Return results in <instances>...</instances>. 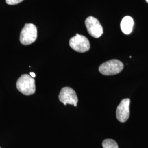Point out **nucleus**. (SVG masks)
Segmentation results:
<instances>
[{
  "mask_svg": "<svg viewBox=\"0 0 148 148\" xmlns=\"http://www.w3.org/2000/svg\"><path fill=\"white\" fill-rule=\"evenodd\" d=\"M30 76H32V78H34V77H36V75H35V74L34 73H30Z\"/></svg>",
  "mask_w": 148,
  "mask_h": 148,
  "instance_id": "11",
  "label": "nucleus"
},
{
  "mask_svg": "<svg viewBox=\"0 0 148 148\" xmlns=\"http://www.w3.org/2000/svg\"><path fill=\"white\" fill-rule=\"evenodd\" d=\"M134 21L132 18L130 16H125L121 22V29L123 33L126 35L130 34L133 30Z\"/></svg>",
  "mask_w": 148,
  "mask_h": 148,
  "instance_id": "8",
  "label": "nucleus"
},
{
  "mask_svg": "<svg viewBox=\"0 0 148 148\" xmlns=\"http://www.w3.org/2000/svg\"><path fill=\"white\" fill-rule=\"evenodd\" d=\"M16 86L17 90L24 95H32L36 91L35 81L27 74L21 75L17 80Z\"/></svg>",
  "mask_w": 148,
  "mask_h": 148,
  "instance_id": "1",
  "label": "nucleus"
},
{
  "mask_svg": "<svg viewBox=\"0 0 148 148\" xmlns=\"http://www.w3.org/2000/svg\"><path fill=\"white\" fill-rule=\"evenodd\" d=\"M123 64L117 59H112L101 64L99 71L101 74L110 76L119 74L123 69Z\"/></svg>",
  "mask_w": 148,
  "mask_h": 148,
  "instance_id": "2",
  "label": "nucleus"
},
{
  "mask_svg": "<svg viewBox=\"0 0 148 148\" xmlns=\"http://www.w3.org/2000/svg\"><path fill=\"white\" fill-rule=\"evenodd\" d=\"M69 45L74 51L79 53H85L90 49V41L88 38L78 34L70 39Z\"/></svg>",
  "mask_w": 148,
  "mask_h": 148,
  "instance_id": "4",
  "label": "nucleus"
},
{
  "mask_svg": "<svg viewBox=\"0 0 148 148\" xmlns=\"http://www.w3.org/2000/svg\"><path fill=\"white\" fill-rule=\"evenodd\" d=\"M146 1H147V3H148V0H146Z\"/></svg>",
  "mask_w": 148,
  "mask_h": 148,
  "instance_id": "12",
  "label": "nucleus"
},
{
  "mask_svg": "<svg viewBox=\"0 0 148 148\" xmlns=\"http://www.w3.org/2000/svg\"><path fill=\"white\" fill-rule=\"evenodd\" d=\"M23 1L24 0H5V2L9 5H16Z\"/></svg>",
  "mask_w": 148,
  "mask_h": 148,
  "instance_id": "10",
  "label": "nucleus"
},
{
  "mask_svg": "<svg viewBox=\"0 0 148 148\" xmlns=\"http://www.w3.org/2000/svg\"><path fill=\"white\" fill-rule=\"evenodd\" d=\"M130 99L125 98L122 100L117 108L116 115L117 119L120 122H125L130 117Z\"/></svg>",
  "mask_w": 148,
  "mask_h": 148,
  "instance_id": "7",
  "label": "nucleus"
},
{
  "mask_svg": "<svg viewBox=\"0 0 148 148\" xmlns=\"http://www.w3.org/2000/svg\"><path fill=\"white\" fill-rule=\"evenodd\" d=\"M103 148H119L118 144L116 141L111 139H106L102 143Z\"/></svg>",
  "mask_w": 148,
  "mask_h": 148,
  "instance_id": "9",
  "label": "nucleus"
},
{
  "mask_svg": "<svg viewBox=\"0 0 148 148\" xmlns=\"http://www.w3.org/2000/svg\"><path fill=\"white\" fill-rule=\"evenodd\" d=\"M0 148H1V147H0Z\"/></svg>",
  "mask_w": 148,
  "mask_h": 148,
  "instance_id": "13",
  "label": "nucleus"
},
{
  "mask_svg": "<svg viewBox=\"0 0 148 148\" xmlns=\"http://www.w3.org/2000/svg\"><path fill=\"white\" fill-rule=\"evenodd\" d=\"M59 99L64 106L69 104L76 107L78 102V98L75 91L69 87H63L59 95Z\"/></svg>",
  "mask_w": 148,
  "mask_h": 148,
  "instance_id": "6",
  "label": "nucleus"
},
{
  "mask_svg": "<svg viewBox=\"0 0 148 148\" xmlns=\"http://www.w3.org/2000/svg\"><path fill=\"white\" fill-rule=\"evenodd\" d=\"M87 32L94 38L101 37L103 33V29L99 21L93 16L88 17L85 21Z\"/></svg>",
  "mask_w": 148,
  "mask_h": 148,
  "instance_id": "5",
  "label": "nucleus"
},
{
  "mask_svg": "<svg viewBox=\"0 0 148 148\" xmlns=\"http://www.w3.org/2000/svg\"><path fill=\"white\" fill-rule=\"evenodd\" d=\"M37 37V28L32 24H25L21 30L20 35V42L23 45H29L34 42Z\"/></svg>",
  "mask_w": 148,
  "mask_h": 148,
  "instance_id": "3",
  "label": "nucleus"
}]
</instances>
